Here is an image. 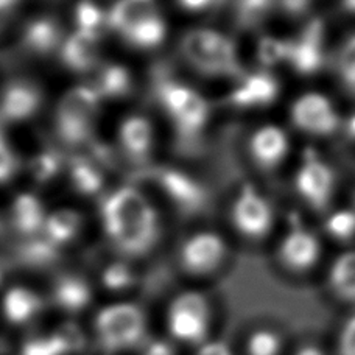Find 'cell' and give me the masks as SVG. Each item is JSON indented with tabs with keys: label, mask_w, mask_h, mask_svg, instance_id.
I'll use <instances>...</instances> for the list:
<instances>
[{
	"label": "cell",
	"mask_w": 355,
	"mask_h": 355,
	"mask_svg": "<svg viewBox=\"0 0 355 355\" xmlns=\"http://www.w3.org/2000/svg\"><path fill=\"white\" fill-rule=\"evenodd\" d=\"M100 221L106 239L126 257H139L155 248L161 221L153 202L135 186H122L103 196Z\"/></svg>",
	"instance_id": "obj_1"
},
{
	"label": "cell",
	"mask_w": 355,
	"mask_h": 355,
	"mask_svg": "<svg viewBox=\"0 0 355 355\" xmlns=\"http://www.w3.org/2000/svg\"><path fill=\"white\" fill-rule=\"evenodd\" d=\"M153 85L155 98L168 114L175 126V147L180 155L200 156L206 148L205 132L209 119V105L198 92L168 77L166 66L157 69Z\"/></svg>",
	"instance_id": "obj_2"
},
{
	"label": "cell",
	"mask_w": 355,
	"mask_h": 355,
	"mask_svg": "<svg viewBox=\"0 0 355 355\" xmlns=\"http://www.w3.org/2000/svg\"><path fill=\"white\" fill-rule=\"evenodd\" d=\"M147 316L132 302H111L100 309L94 318V334L107 352L120 354L139 349L147 340Z\"/></svg>",
	"instance_id": "obj_3"
},
{
	"label": "cell",
	"mask_w": 355,
	"mask_h": 355,
	"mask_svg": "<svg viewBox=\"0 0 355 355\" xmlns=\"http://www.w3.org/2000/svg\"><path fill=\"white\" fill-rule=\"evenodd\" d=\"M100 100L92 86H78L64 94L55 114V130L62 145L81 148L92 141Z\"/></svg>",
	"instance_id": "obj_4"
},
{
	"label": "cell",
	"mask_w": 355,
	"mask_h": 355,
	"mask_svg": "<svg viewBox=\"0 0 355 355\" xmlns=\"http://www.w3.org/2000/svg\"><path fill=\"white\" fill-rule=\"evenodd\" d=\"M166 324L175 343L198 347L209 340L212 326L211 302L201 291H181L168 304Z\"/></svg>",
	"instance_id": "obj_5"
},
{
	"label": "cell",
	"mask_w": 355,
	"mask_h": 355,
	"mask_svg": "<svg viewBox=\"0 0 355 355\" xmlns=\"http://www.w3.org/2000/svg\"><path fill=\"white\" fill-rule=\"evenodd\" d=\"M62 42V28L58 19L52 16H37L24 25L19 35L17 46L0 52V64H15L21 58H47Z\"/></svg>",
	"instance_id": "obj_6"
},
{
	"label": "cell",
	"mask_w": 355,
	"mask_h": 355,
	"mask_svg": "<svg viewBox=\"0 0 355 355\" xmlns=\"http://www.w3.org/2000/svg\"><path fill=\"white\" fill-rule=\"evenodd\" d=\"M231 223L240 236L259 240L268 236L275 223V212L263 193L252 184H245L232 201Z\"/></svg>",
	"instance_id": "obj_7"
},
{
	"label": "cell",
	"mask_w": 355,
	"mask_h": 355,
	"mask_svg": "<svg viewBox=\"0 0 355 355\" xmlns=\"http://www.w3.org/2000/svg\"><path fill=\"white\" fill-rule=\"evenodd\" d=\"M226 256L227 245L223 236L215 231H198L184 240L178 259L187 275L202 277L220 270Z\"/></svg>",
	"instance_id": "obj_8"
},
{
	"label": "cell",
	"mask_w": 355,
	"mask_h": 355,
	"mask_svg": "<svg viewBox=\"0 0 355 355\" xmlns=\"http://www.w3.org/2000/svg\"><path fill=\"white\" fill-rule=\"evenodd\" d=\"M295 186L310 207L321 211L332 200L335 189L334 170L315 151H307L297 168Z\"/></svg>",
	"instance_id": "obj_9"
},
{
	"label": "cell",
	"mask_w": 355,
	"mask_h": 355,
	"mask_svg": "<svg viewBox=\"0 0 355 355\" xmlns=\"http://www.w3.org/2000/svg\"><path fill=\"white\" fill-rule=\"evenodd\" d=\"M320 239L293 214L290 217L287 231L279 243V261L288 270L307 271L320 261Z\"/></svg>",
	"instance_id": "obj_10"
},
{
	"label": "cell",
	"mask_w": 355,
	"mask_h": 355,
	"mask_svg": "<svg viewBox=\"0 0 355 355\" xmlns=\"http://www.w3.org/2000/svg\"><path fill=\"white\" fill-rule=\"evenodd\" d=\"M291 120L297 130L313 136H329L340 126V117L331 100L315 92L302 95L295 101Z\"/></svg>",
	"instance_id": "obj_11"
},
{
	"label": "cell",
	"mask_w": 355,
	"mask_h": 355,
	"mask_svg": "<svg viewBox=\"0 0 355 355\" xmlns=\"http://www.w3.org/2000/svg\"><path fill=\"white\" fill-rule=\"evenodd\" d=\"M44 94L35 81L16 78L0 91V125L25 122L41 110Z\"/></svg>",
	"instance_id": "obj_12"
},
{
	"label": "cell",
	"mask_w": 355,
	"mask_h": 355,
	"mask_svg": "<svg viewBox=\"0 0 355 355\" xmlns=\"http://www.w3.org/2000/svg\"><path fill=\"white\" fill-rule=\"evenodd\" d=\"M288 64L301 75H312L324 62V25L320 19L309 22L300 36L290 41Z\"/></svg>",
	"instance_id": "obj_13"
},
{
	"label": "cell",
	"mask_w": 355,
	"mask_h": 355,
	"mask_svg": "<svg viewBox=\"0 0 355 355\" xmlns=\"http://www.w3.org/2000/svg\"><path fill=\"white\" fill-rule=\"evenodd\" d=\"M150 175L168 200L182 211H196L205 205L206 193L202 186L189 175L168 167L151 170Z\"/></svg>",
	"instance_id": "obj_14"
},
{
	"label": "cell",
	"mask_w": 355,
	"mask_h": 355,
	"mask_svg": "<svg viewBox=\"0 0 355 355\" xmlns=\"http://www.w3.org/2000/svg\"><path fill=\"white\" fill-rule=\"evenodd\" d=\"M218 31L214 30H192L182 36L180 49L184 61L205 77H220L215 42Z\"/></svg>",
	"instance_id": "obj_15"
},
{
	"label": "cell",
	"mask_w": 355,
	"mask_h": 355,
	"mask_svg": "<svg viewBox=\"0 0 355 355\" xmlns=\"http://www.w3.org/2000/svg\"><path fill=\"white\" fill-rule=\"evenodd\" d=\"M279 94L277 80L270 72L259 71L245 75L231 92L227 103L234 107H265L276 100Z\"/></svg>",
	"instance_id": "obj_16"
},
{
	"label": "cell",
	"mask_w": 355,
	"mask_h": 355,
	"mask_svg": "<svg viewBox=\"0 0 355 355\" xmlns=\"http://www.w3.org/2000/svg\"><path fill=\"white\" fill-rule=\"evenodd\" d=\"M120 145L125 157L136 166H145L153 150V128L141 116L128 117L120 126Z\"/></svg>",
	"instance_id": "obj_17"
},
{
	"label": "cell",
	"mask_w": 355,
	"mask_h": 355,
	"mask_svg": "<svg viewBox=\"0 0 355 355\" xmlns=\"http://www.w3.org/2000/svg\"><path fill=\"white\" fill-rule=\"evenodd\" d=\"M288 151V137L277 126H263L250 141L252 161L262 170H272L281 164Z\"/></svg>",
	"instance_id": "obj_18"
},
{
	"label": "cell",
	"mask_w": 355,
	"mask_h": 355,
	"mask_svg": "<svg viewBox=\"0 0 355 355\" xmlns=\"http://www.w3.org/2000/svg\"><path fill=\"white\" fill-rule=\"evenodd\" d=\"M98 44L100 37L75 30L71 36L66 37L60 49L62 64L69 71L78 73L92 71L98 62Z\"/></svg>",
	"instance_id": "obj_19"
},
{
	"label": "cell",
	"mask_w": 355,
	"mask_h": 355,
	"mask_svg": "<svg viewBox=\"0 0 355 355\" xmlns=\"http://www.w3.org/2000/svg\"><path fill=\"white\" fill-rule=\"evenodd\" d=\"M2 313L15 326L28 324L42 312V297L24 285L6 288L2 296Z\"/></svg>",
	"instance_id": "obj_20"
},
{
	"label": "cell",
	"mask_w": 355,
	"mask_h": 355,
	"mask_svg": "<svg viewBox=\"0 0 355 355\" xmlns=\"http://www.w3.org/2000/svg\"><path fill=\"white\" fill-rule=\"evenodd\" d=\"M52 296L55 304L61 310L77 313L89 306L92 300V288L83 277L64 275L56 279L52 288Z\"/></svg>",
	"instance_id": "obj_21"
},
{
	"label": "cell",
	"mask_w": 355,
	"mask_h": 355,
	"mask_svg": "<svg viewBox=\"0 0 355 355\" xmlns=\"http://www.w3.org/2000/svg\"><path fill=\"white\" fill-rule=\"evenodd\" d=\"M49 212L36 195L21 193L11 206V221L19 232L25 236L42 234Z\"/></svg>",
	"instance_id": "obj_22"
},
{
	"label": "cell",
	"mask_w": 355,
	"mask_h": 355,
	"mask_svg": "<svg viewBox=\"0 0 355 355\" xmlns=\"http://www.w3.org/2000/svg\"><path fill=\"white\" fill-rule=\"evenodd\" d=\"M81 227H83V220L78 212L72 209H58L49 212L41 236L46 237L55 248H61L72 243L80 236Z\"/></svg>",
	"instance_id": "obj_23"
},
{
	"label": "cell",
	"mask_w": 355,
	"mask_h": 355,
	"mask_svg": "<svg viewBox=\"0 0 355 355\" xmlns=\"http://www.w3.org/2000/svg\"><path fill=\"white\" fill-rule=\"evenodd\" d=\"M156 11L155 0H119L107 11V28L122 35L131 25Z\"/></svg>",
	"instance_id": "obj_24"
},
{
	"label": "cell",
	"mask_w": 355,
	"mask_h": 355,
	"mask_svg": "<svg viewBox=\"0 0 355 355\" xmlns=\"http://www.w3.org/2000/svg\"><path fill=\"white\" fill-rule=\"evenodd\" d=\"M166 33L167 25L159 12L156 11L153 15L144 17L142 21L131 25L120 36L123 37L126 44L136 49H153L166 40Z\"/></svg>",
	"instance_id": "obj_25"
},
{
	"label": "cell",
	"mask_w": 355,
	"mask_h": 355,
	"mask_svg": "<svg viewBox=\"0 0 355 355\" xmlns=\"http://www.w3.org/2000/svg\"><path fill=\"white\" fill-rule=\"evenodd\" d=\"M92 87L100 98H122L131 94L132 80L128 69L119 64H105L97 71Z\"/></svg>",
	"instance_id": "obj_26"
},
{
	"label": "cell",
	"mask_w": 355,
	"mask_h": 355,
	"mask_svg": "<svg viewBox=\"0 0 355 355\" xmlns=\"http://www.w3.org/2000/svg\"><path fill=\"white\" fill-rule=\"evenodd\" d=\"M332 293L346 302H355V251H346L335 259L329 271Z\"/></svg>",
	"instance_id": "obj_27"
},
{
	"label": "cell",
	"mask_w": 355,
	"mask_h": 355,
	"mask_svg": "<svg viewBox=\"0 0 355 355\" xmlns=\"http://www.w3.org/2000/svg\"><path fill=\"white\" fill-rule=\"evenodd\" d=\"M71 180L73 187L83 195H97L103 187V173L101 166L95 162L91 156L77 155L69 164Z\"/></svg>",
	"instance_id": "obj_28"
},
{
	"label": "cell",
	"mask_w": 355,
	"mask_h": 355,
	"mask_svg": "<svg viewBox=\"0 0 355 355\" xmlns=\"http://www.w3.org/2000/svg\"><path fill=\"white\" fill-rule=\"evenodd\" d=\"M234 21L242 30H254L266 21L277 0H231Z\"/></svg>",
	"instance_id": "obj_29"
},
{
	"label": "cell",
	"mask_w": 355,
	"mask_h": 355,
	"mask_svg": "<svg viewBox=\"0 0 355 355\" xmlns=\"http://www.w3.org/2000/svg\"><path fill=\"white\" fill-rule=\"evenodd\" d=\"M75 24L77 30L101 40L105 28H107V12L101 10L94 0H80L75 8Z\"/></svg>",
	"instance_id": "obj_30"
},
{
	"label": "cell",
	"mask_w": 355,
	"mask_h": 355,
	"mask_svg": "<svg viewBox=\"0 0 355 355\" xmlns=\"http://www.w3.org/2000/svg\"><path fill=\"white\" fill-rule=\"evenodd\" d=\"M282 337L272 329H257L246 340V355H279L282 351Z\"/></svg>",
	"instance_id": "obj_31"
},
{
	"label": "cell",
	"mask_w": 355,
	"mask_h": 355,
	"mask_svg": "<svg viewBox=\"0 0 355 355\" xmlns=\"http://www.w3.org/2000/svg\"><path fill=\"white\" fill-rule=\"evenodd\" d=\"M335 67L346 92L355 98V35L341 46Z\"/></svg>",
	"instance_id": "obj_32"
},
{
	"label": "cell",
	"mask_w": 355,
	"mask_h": 355,
	"mask_svg": "<svg viewBox=\"0 0 355 355\" xmlns=\"http://www.w3.org/2000/svg\"><path fill=\"white\" fill-rule=\"evenodd\" d=\"M326 232L338 242L355 237V209H340L329 215L324 223Z\"/></svg>",
	"instance_id": "obj_33"
},
{
	"label": "cell",
	"mask_w": 355,
	"mask_h": 355,
	"mask_svg": "<svg viewBox=\"0 0 355 355\" xmlns=\"http://www.w3.org/2000/svg\"><path fill=\"white\" fill-rule=\"evenodd\" d=\"M62 156L58 150L47 148L36 155L31 161V173L37 182H47L60 173L62 168Z\"/></svg>",
	"instance_id": "obj_34"
},
{
	"label": "cell",
	"mask_w": 355,
	"mask_h": 355,
	"mask_svg": "<svg viewBox=\"0 0 355 355\" xmlns=\"http://www.w3.org/2000/svg\"><path fill=\"white\" fill-rule=\"evenodd\" d=\"M101 282L107 290L120 293V291L130 290L132 287L135 272H132L128 263L112 262L101 271Z\"/></svg>",
	"instance_id": "obj_35"
},
{
	"label": "cell",
	"mask_w": 355,
	"mask_h": 355,
	"mask_svg": "<svg viewBox=\"0 0 355 355\" xmlns=\"http://www.w3.org/2000/svg\"><path fill=\"white\" fill-rule=\"evenodd\" d=\"M290 52V41L277 40V37L265 36L259 42L257 56L263 67H272L279 62H287Z\"/></svg>",
	"instance_id": "obj_36"
},
{
	"label": "cell",
	"mask_w": 355,
	"mask_h": 355,
	"mask_svg": "<svg viewBox=\"0 0 355 355\" xmlns=\"http://www.w3.org/2000/svg\"><path fill=\"white\" fill-rule=\"evenodd\" d=\"M17 170H19L17 156L10 147L8 141L5 139L2 132V125H0V186L10 182L17 173Z\"/></svg>",
	"instance_id": "obj_37"
},
{
	"label": "cell",
	"mask_w": 355,
	"mask_h": 355,
	"mask_svg": "<svg viewBox=\"0 0 355 355\" xmlns=\"http://www.w3.org/2000/svg\"><path fill=\"white\" fill-rule=\"evenodd\" d=\"M338 355H355V313L340 331Z\"/></svg>",
	"instance_id": "obj_38"
},
{
	"label": "cell",
	"mask_w": 355,
	"mask_h": 355,
	"mask_svg": "<svg viewBox=\"0 0 355 355\" xmlns=\"http://www.w3.org/2000/svg\"><path fill=\"white\" fill-rule=\"evenodd\" d=\"M141 355H178L173 340H164V338H153L145 340L139 347Z\"/></svg>",
	"instance_id": "obj_39"
},
{
	"label": "cell",
	"mask_w": 355,
	"mask_h": 355,
	"mask_svg": "<svg viewBox=\"0 0 355 355\" xmlns=\"http://www.w3.org/2000/svg\"><path fill=\"white\" fill-rule=\"evenodd\" d=\"M182 10L190 12L215 11L223 6L227 0H176Z\"/></svg>",
	"instance_id": "obj_40"
},
{
	"label": "cell",
	"mask_w": 355,
	"mask_h": 355,
	"mask_svg": "<svg viewBox=\"0 0 355 355\" xmlns=\"http://www.w3.org/2000/svg\"><path fill=\"white\" fill-rule=\"evenodd\" d=\"M21 6V0H0V35L8 28Z\"/></svg>",
	"instance_id": "obj_41"
},
{
	"label": "cell",
	"mask_w": 355,
	"mask_h": 355,
	"mask_svg": "<svg viewBox=\"0 0 355 355\" xmlns=\"http://www.w3.org/2000/svg\"><path fill=\"white\" fill-rule=\"evenodd\" d=\"M310 0H277V6L291 16L302 15L309 8Z\"/></svg>",
	"instance_id": "obj_42"
},
{
	"label": "cell",
	"mask_w": 355,
	"mask_h": 355,
	"mask_svg": "<svg viewBox=\"0 0 355 355\" xmlns=\"http://www.w3.org/2000/svg\"><path fill=\"white\" fill-rule=\"evenodd\" d=\"M198 355H232V352L225 343H214L207 340L198 346Z\"/></svg>",
	"instance_id": "obj_43"
},
{
	"label": "cell",
	"mask_w": 355,
	"mask_h": 355,
	"mask_svg": "<svg viewBox=\"0 0 355 355\" xmlns=\"http://www.w3.org/2000/svg\"><path fill=\"white\" fill-rule=\"evenodd\" d=\"M296 355H326V354L322 352L318 346L306 345V346L300 347V351L296 352Z\"/></svg>",
	"instance_id": "obj_44"
},
{
	"label": "cell",
	"mask_w": 355,
	"mask_h": 355,
	"mask_svg": "<svg viewBox=\"0 0 355 355\" xmlns=\"http://www.w3.org/2000/svg\"><path fill=\"white\" fill-rule=\"evenodd\" d=\"M346 132L351 139H355V114L347 119L346 122Z\"/></svg>",
	"instance_id": "obj_45"
},
{
	"label": "cell",
	"mask_w": 355,
	"mask_h": 355,
	"mask_svg": "<svg viewBox=\"0 0 355 355\" xmlns=\"http://www.w3.org/2000/svg\"><path fill=\"white\" fill-rule=\"evenodd\" d=\"M343 8L355 15V0H343Z\"/></svg>",
	"instance_id": "obj_46"
},
{
	"label": "cell",
	"mask_w": 355,
	"mask_h": 355,
	"mask_svg": "<svg viewBox=\"0 0 355 355\" xmlns=\"http://www.w3.org/2000/svg\"><path fill=\"white\" fill-rule=\"evenodd\" d=\"M3 282V270H2V266H0V284Z\"/></svg>",
	"instance_id": "obj_47"
}]
</instances>
